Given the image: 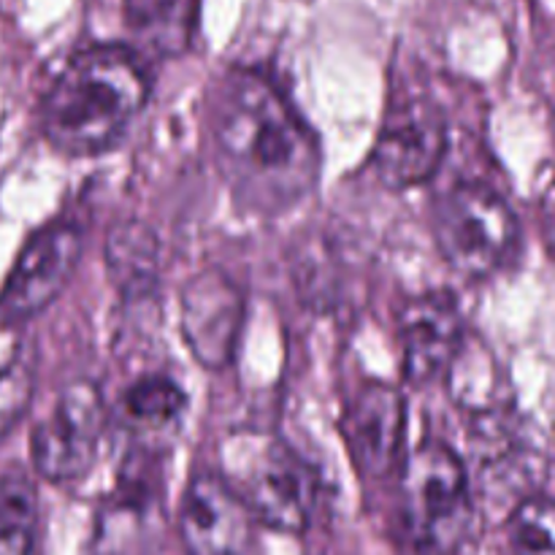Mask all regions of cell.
Returning a JSON list of instances; mask_svg holds the SVG:
<instances>
[{"mask_svg": "<svg viewBox=\"0 0 555 555\" xmlns=\"http://www.w3.org/2000/svg\"><path fill=\"white\" fill-rule=\"evenodd\" d=\"M209 135L217 168L247 215L282 217L318 188V135L260 70L231 68L211 87Z\"/></svg>", "mask_w": 555, "mask_h": 555, "instance_id": "1", "label": "cell"}, {"mask_svg": "<svg viewBox=\"0 0 555 555\" xmlns=\"http://www.w3.org/2000/svg\"><path fill=\"white\" fill-rule=\"evenodd\" d=\"M144 57L130 47L101 43L76 52L41 101V133L57 152L92 157L128 135L150 98Z\"/></svg>", "mask_w": 555, "mask_h": 555, "instance_id": "2", "label": "cell"}, {"mask_svg": "<svg viewBox=\"0 0 555 555\" xmlns=\"http://www.w3.org/2000/svg\"><path fill=\"white\" fill-rule=\"evenodd\" d=\"M401 520L421 555H455L475 526L466 466L439 439H426L406 455L399 477Z\"/></svg>", "mask_w": 555, "mask_h": 555, "instance_id": "3", "label": "cell"}, {"mask_svg": "<svg viewBox=\"0 0 555 555\" xmlns=\"http://www.w3.org/2000/svg\"><path fill=\"white\" fill-rule=\"evenodd\" d=\"M225 482L253 518L282 534H304L320 504V480L282 439L247 434L222 450Z\"/></svg>", "mask_w": 555, "mask_h": 555, "instance_id": "4", "label": "cell"}, {"mask_svg": "<svg viewBox=\"0 0 555 555\" xmlns=\"http://www.w3.org/2000/svg\"><path fill=\"white\" fill-rule=\"evenodd\" d=\"M431 233L444 263L464 280H488L518 253L520 228L507 201L482 182H459L434 204Z\"/></svg>", "mask_w": 555, "mask_h": 555, "instance_id": "5", "label": "cell"}, {"mask_svg": "<svg viewBox=\"0 0 555 555\" xmlns=\"http://www.w3.org/2000/svg\"><path fill=\"white\" fill-rule=\"evenodd\" d=\"M106 431V401L90 379H74L60 390L52 412L30 437V459L38 477L74 482L90 475Z\"/></svg>", "mask_w": 555, "mask_h": 555, "instance_id": "6", "label": "cell"}, {"mask_svg": "<svg viewBox=\"0 0 555 555\" xmlns=\"http://www.w3.org/2000/svg\"><path fill=\"white\" fill-rule=\"evenodd\" d=\"M81 247V228L70 220L33 233L0 287V328H14L52 307L79 266Z\"/></svg>", "mask_w": 555, "mask_h": 555, "instance_id": "7", "label": "cell"}, {"mask_svg": "<svg viewBox=\"0 0 555 555\" xmlns=\"http://www.w3.org/2000/svg\"><path fill=\"white\" fill-rule=\"evenodd\" d=\"M448 152V122L434 103L390 108L372 150V171L390 190L417 188L437 173Z\"/></svg>", "mask_w": 555, "mask_h": 555, "instance_id": "8", "label": "cell"}, {"mask_svg": "<svg viewBox=\"0 0 555 555\" xmlns=\"http://www.w3.org/2000/svg\"><path fill=\"white\" fill-rule=\"evenodd\" d=\"M247 504L222 475H198L179 502V537L188 555H247L253 545Z\"/></svg>", "mask_w": 555, "mask_h": 555, "instance_id": "9", "label": "cell"}, {"mask_svg": "<svg viewBox=\"0 0 555 555\" xmlns=\"http://www.w3.org/2000/svg\"><path fill=\"white\" fill-rule=\"evenodd\" d=\"M404 396L383 383H369L347 401L341 439L352 466L366 480H383L396 469L404 448Z\"/></svg>", "mask_w": 555, "mask_h": 555, "instance_id": "10", "label": "cell"}, {"mask_svg": "<svg viewBox=\"0 0 555 555\" xmlns=\"http://www.w3.org/2000/svg\"><path fill=\"white\" fill-rule=\"evenodd\" d=\"M464 345V318L450 293H423L401 307V369L415 388L450 372Z\"/></svg>", "mask_w": 555, "mask_h": 555, "instance_id": "11", "label": "cell"}, {"mask_svg": "<svg viewBox=\"0 0 555 555\" xmlns=\"http://www.w3.org/2000/svg\"><path fill=\"white\" fill-rule=\"evenodd\" d=\"M244 298L220 271H201L182 291V336L204 369H225L236 352Z\"/></svg>", "mask_w": 555, "mask_h": 555, "instance_id": "12", "label": "cell"}, {"mask_svg": "<svg viewBox=\"0 0 555 555\" xmlns=\"http://www.w3.org/2000/svg\"><path fill=\"white\" fill-rule=\"evenodd\" d=\"M157 520V493L152 480L122 477L117 493H112L98 515L92 555H135L146 547L152 526Z\"/></svg>", "mask_w": 555, "mask_h": 555, "instance_id": "13", "label": "cell"}, {"mask_svg": "<svg viewBox=\"0 0 555 555\" xmlns=\"http://www.w3.org/2000/svg\"><path fill=\"white\" fill-rule=\"evenodd\" d=\"M130 33L157 57L184 54L198 30V0H125Z\"/></svg>", "mask_w": 555, "mask_h": 555, "instance_id": "14", "label": "cell"}, {"mask_svg": "<svg viewBox=\"0 0 555 555\" xmlns=\"http://www.w3.org/2000/svg\"><path fill=\"white\" fill-rule=\"evenodd\" d=\"M0 555H38V488L20 464L0 475Z\"/></svg>", "mask_w": 555, "mask_h": 555, "instance_id": "15", "label": "cell"}, {"mask_svg": "<svg viewBox=\"0 0 555 555\" xmlns=\"http://www.w3.org/2000/svg\"><path fill=\"white\" fill-rule=\"evenodd\" d=\"M188 396L166 374H146L122 393V415L139 431H166L184 415Z\"/></svg>", "mask_w": 555, "mask_h": 555, "instance_id": "16", "label": "cell"}, {"mask_svg": "<svg viewBox=\"0 0 555 555\" xmlns=\"http://www.w3.org/2000/svg\"><path fill=\"white\" fill-rule=\"evenodd\" d=\"M106 260L114 282L128 293H144L155 285L157 242L152 231L141 228L139 222H125L114 228L108 236Z\"/></svg>", "mask_w": 555, "mask_h": 555, "instance_id": "17", "label": "cell"}, {"mask_svg": "<svg viewBox=\"0 0 555 555\" xmlns=\"http://www.w3.org/2000/svg\"><path fill=\"white\" fill-rule=\"evenodd\" d=\"M515 555H555V502L529 496L513 509L507 524Z\"/></svg>", "mask_w": 555, "mask_h": 555, "instance_id": "18", "label": "cell"}, {"mask_svg": "<svg viewBox=\"0 0 555 555\" xmlns=\"http://www.w3.org/2000/svg\"><path fill=\"white\" fill-rule=\"evenodd\" d=\"M36 393V361L27 350H20L0 369V444L20 426Z\"/></svg>", "mask_w": 555, "mask_h": 555, "instance_id": "19", "label": "cell"}]
</instances>
